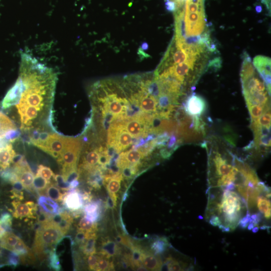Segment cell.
Instances as JSON below:
<instances>
[{"mask_svg":"<svg viewBox=\"0 0 271 271\" xmlns=\"http://www.w3.org/2000/svg\"><path fill=\"white\" fill-rule=\"evenodd\" d=\"M259 228V227L255 226L251 230L253 233H256L258 231Z\"/></svg>","mask_w":271,"mask_h":271,"instance_id":"816d5d0a","label":"cell"},{"mask_svg":"<svg viewBox=\"0 0 271 271\" xmlns=\"http://www.w3.org/2000/svg\"><path fill=\"white\" fill-rule=\"evenodd\" d=\"M50 182L39 175H36L33 183V187L36 190L41 191L47 187Z\"/></svg>","mask_w":271,"mask_h":271,"instance_id":"d590c367","label":"cell"},{"mask_svg":"<svg viewBox=\"0 0 271 271\" xmlns=\"http://www.w3.org/2000/svg\"><path fill=\"white\" fill-rule=\"evenodd\" d=\"M209 223L214 226H219L221 224L220 219L215 215H212L209 217Z\"/></svg>","mask_w":271,"mask_h":271,"instance_id":"bcb514c9","label":"cell"},{"mask_svg":"<svg viewBox=\"0 0 271 271\" xmlns=\"http://www.w3.org/2000/svg\"><path fill=\"white\" fill-rule=\"evenodd\" d=\"M252 64L265 84L268 93L270 95V58L263 55L255 56Z\"/></svg>","mask_w":271,"mask_h":271,"instance_id":"ba28073f","label":"cell"},{"mask_svg":"<svg viewBox=\"0 0 271 271\" xmlns=\"http://www.w3.org/2000/svg\"><path fill=\"white\" fill-rule=\"evenodd\" d=\"M6 265L5 264H0V269Z\"/></svg>","mask_w":271,"mask_h":271,"instance_id":"f5cc1de1","label":"cell"},{"mask_svg":"<svg viewBox=\"0 0 271 271\" xmlns=\"http://www.w3.org/2000/svg\"><path fill=\"white\" fill-rule=\"evenodd\" d=\"M17 129L13 122L2 112L0 113V137H4L8 130Z\"/></svg>","mask_w":271,"mask_h":271,"instance_id":"4316f807","label":"cell"},{"mask_svg":"<svg viewBox=\"0 0 271 271\" xmlns=\"http://www.w3.org/2000/svg\"><path fill=\"white\" fill-rule=\"evenodd\" d=\"M21 201L17 200L12 202L15 211L13 216L16 218L22 219L24 217L36 218L38 206L33 201H27L22 203Z\"/></svg>","mask_w":271,"mask_h":271,"instance_id":"7c38bea8","label":"cell"},{"mask_svg":"<svg viewBox=\"0 0 271 271\" xmlns=\"http://www.w3.org/2000/svg\"><path fill=\"white\" fill-rule=\"evenodd\" d=\"M140 260L143 265L149 270H160L163 266L159 255L155 254L151 250L143 249Z\"/></svg>","mask_w":271,"mask_h":271,"instance_id":"5bb4252c","label":"cell"},{"mask_svg":"<svg viewBox=\"0 0 271 271\" xmlns=\"http://www.w3.org/2000/svg\"><path fill=\"white\" fill-rule=\"evenodd\" d=\"M85 217L92 222H95L99 216V205L97 202H91L86 204L84 208Z\"/></svg>","mask_w":271,"mask_h":271,"instance_id":"603a6c76","label":"cell"},{"mask_svg":"<svg viewBox=\"0 0 271 271\" xmlns=\"http://www.w3.org/2000/svg\"><path fill=\"white\" fill-rule=\"evenodd\" d=\"M92 254L87 255V262L89 268L95 270L99 255Z\"/></svg>","mask_w":271,"mask_h":271,"instance_id":"ee69618b","label":"cell"},{"mask_svg":"<svg viewBox=\"0 0 271 271\" xmlns=\"http://www.w3.org/2000/svg\"><path fill=\"white\" fill-rule=\"evenodd\" d=\"M97 237L96 232L92 233L86 240L80 245V248L84 254L87 256L96 253L95 243Z\"/></svg>","mask_w":271,"mask_h":271,"instance_id":"ffe728a7","label":"cell"},{"mask_svg":"<svg viewBox=\"0 0 271 271\" xmlns=\"http://www.w3.org/2000/svg\"><path fill=\"white\" fill-rule=\"evenodd\" d=\"M175 36L188 43L211 44L207 33L204 0H186L184 10L174 13Z\"/></svg>","mask_w":271,"mask_h":271,"instance_id":"7a4b0ae2","label":"cell"},{"mask_svg":"<svg viewBox=\"0 0 271 271\" xmlns=\"http://www.w3.org/2000/svg\"><path fill=\"white\" fill-rule=\"evenodd\" d=\"M120 253L118 245L113 241L107 239L102 241L99 254L108 259L114 257Z\"/></svg>","mask_w":271,"mask_h":271,"instance_id":"ac0fdd59","label":"cell"},{"mask_svg":"<svg viewBox=\"0 0 271 271\" xmlns=\"http://www.w3.org/2000/svg\"><path fill=\"white\" fill-rule=\"evenodd\" d=\"M271 115L270 109L265 111L258 119L251 121V125L270 127Z\"/></svg>","mask_w":271,"mask_h":271,"instance_id":"1f68e13d","label":"cell"},{"mask_svg":"<svg viewBox=\"0 0 271 271\" xmlns=\"http://www.w3.org/2000/svg\"><path fill=\"white\" fill-rule=\"evenodd\" d=\"M169 246V242L165 237H159L155 239L151 244V250L156 254L163 253Z\"/></svg>","mask_w":271,"mask_h":271,"instance_id":"484cf974","label":"cell"},{"mask_svg":"<svg viewBox=\"0 0 271 271\" xmlns=\"http://www.w3.org/2000/svg\"><path fill=\"white\" fill-rule=\"evenodd\" d=\"M91 233L83 230H77V232L75 235V240L80 245L83 244L89 237Z\"/></svg>","mask_w":271,"mask_h":271,"instance_id":"7bdbcfd3","label":"cell"},{"mask_svg":"<svg viewBox=\"0 0 271 271\" xmlns=\"http://www.w3.org/2000/svg\"><path fill=\"white\" fill-rule=\"evenodd\" d=\"M132 143V138L119 119L110 123L108 127L107 146L116 153L127 149Z\"/></svg>","mask_w":271,"mask_h":271,"instance_id":"8992f818","label":"cell"},{"mask_svg":"<svg viewBox=\"0 0 271 271\" xmlns=\"http://www.w3.org/2000/svg\"><path fill=\"white\" fill-rule=\"evenodd\" d=\"M46 192L50 198L56 201H62L64 196L67 193V192L62 193L58 188L54 185L50 184V183L46 187Z\"/></svg>","mask_w":271,"mask_h":271,"instance_id":"f1b7e54d","label":"cell"},{"mask_svg":"<svg viewBox=\"0 0 271 271\" xmlns=\"http://www.w3.org/2000/svg\"><path fill=\"white\" fill-rule=\"evenodd\" d=\"M19 181L25 189H31L33 186L34 175L31 169L22 170L18 174Z\"/></svg>","mask_w":271,"mask_h":271,"instance_id":"cb8c5ba5","label":"cell"},{"mask_svg":"<svg viewBox=\"0 0 271 271\" xmlns=\"http://www.w3.org/2000/svg\"><path fill=\"white\" fill-rule=\"evenodd\" d=\"M146 157L140 148L132 149L121 152L116 160V166L119 170L139 166L141 161Z\"/></svg>","mask_w":271,"mask_h":271,"instance_id":"52a82bcc","label":"cell"},{"mask_svg":"<svg viewBox=\"0 0 271 271\" xmlns=\"http://www.w3.org/2000/svg\"><path fill=\"white\" fill-rule=\"evenodd\" d=\"M62 201L65 207L72 211L80 209L83 203L82 195L75 188L69 189Z\"/></svg>","mask_w":271,"mask_h":271,"instance_id":"9a60e30c","label":"cell"},{"mask_svg":"<svg viewBox=\"0 0 271 271\" xmlns=\"http://www.w3.org/2000/svg\"><path fill=\"white\" fill-rule=\"evenodd\" d=\"M19 75L16 81L19 89L15 105L20 117L22 132H30L44 121L50 123L57 75L51 68L32 55L22 52Z\"/></svg>","mask_w":271,"mask_h":271,"instance_id":"6da1fadb","label":"cell"},{"mask_svg":"<svg viewBox=\"0 0 271 271\" xmlns=\"http://www.w3.org/2000/svg\"><path fill=\"white\" fill-rule=\"evenodd\" d=\"M12 251L17 253L20 256L27 255L31 252L30 249L20 238L15 245Z\"/></svg>","mask_w":271,"mask_h":271,"instance_id":"836d02e7","label":"cell"},{"mask_svg":"<svg viewBox=\"0 0 271 271\" xmlns=\"http://www.w3.org/2000/svg\"><path fill=\"white\" fill-rule=\"evenodd\" d=\"M20 237L12 232H6L0 238V246L12 251Z\"/></svg>","mask_w":271,"mask_h":271,"instance_id":"7402d4cb","label":"cell"},{"mask_svg":"<svg viewBox=\"0 0 271 271\" xmlns=\"http://www.w3.org/2000/svg\"><path fill=\"white\" fill-rule=\"evenodd\" d=\"M21 135V132L18 129H12L6 131L4 137L10 142H14L18 140Z\"/></svg>","mask_w":271,"mask_h":271,"instance_id":"60d3db41","label":"cell"},{"mask_svg":"<svg viewBox=\"0 0 271 271\" xmlns=\"http://www.w3.org/2000/svg\"><path fill=\"white\" fill-rule=\"evenodd\" d=\"M251 121L258 119L265 111L269 110V106L253 105L248 106Z\"/></svg>","mask_w":271,"mask_h":271,"instance_id":"4dcf8cb0","label":"cell"},{"mask_svg":"<svg viewBox=\"0 0 271 271\" xmlns=\"http://www.w3.org/2000/svg\"><path fill=\"white\" fill-rule=\"evenodd\" d=\"M78 230L89 233L96 232L97 230V224L96 222L91 221L84 216L80 220L78 224Z\"/></svg>","mask_w":271,"mask_h":271,"instance_id":"83f0119b","label":"cell"},{"mask_svg":"<svg viewBox=\"0 0 271 271\" xmlns=\"http://www.w3.org/2000/svg\"><path fill=\"white\" fill-rule=\"evenodd\" d=\"M48 256L49 267L55 270H60L61 269V265L55 247L50 251Z\"/></svg>","mask_w":271,"mask_h":271,"instance_id":"d6a6232c","label":"cell"},{"mask_svg":"<svg viewBox=\"0 0 271 271\" xmlns=\"http://www.w3.org/2000/svg\"><path fill=\"white\" fill-rule=\"evenodd\" d=\"M270 192L261 194L257 198L256 206L257 212L267 220L270 219Z\"/></svg>","mask_w":271,"mask_h":271,"instance_id":"e0dca14e","label":"cell"},{"mask_svg":"<svg viewBox=\"0 0 271 271\" xmlns=\"http://www.w3.org/2000/svg\"><path fill=\"white\" fill-rule=\"evenodd\" d=\"M79 185V182L77 180H74L70 183V189L75 188Z\"/></svg>","mask_w":271,"mask_h":271,"instance_id":"c3c4849f","label":"cell"},{"mask_svg":"<svg viewBox=\"0 0 271 271\" xmlns=\"http://www.w3.org/2000/svg\"><path fill=\"white\" fill-rule=\"evenodd\" d=\"M36 216L39 223L44 224L49 222L52 217V215L46 212H44L41 208H38Z\"/></svg>","mask_w":271,"mask_h":271,"instance_id":"ab89813d","label":"cell"},{"mask_svg":"<svg viewBox=\"0 0 271 271\" xmlns=\"http://www.w3.org/2000/svg\"><path fill=\"white\" fill-rule=\"evenodd\" d=\"M140 48L143 51L147 50L149 49V45L147 42H144L142 43Z\"/></svg>","mask_w":271,"mask_h":271,"instance_id":"681fc988","label":"cell"},{"mask_svg":"<svg viewBox=\"0 0 271 271\" xmlns=\"http://www.w3.org/2000/svg\"><path fill=\"white\" fill-rule=\"evenodd\" d=\"M61 218L55 225L60 229L64 235L69 231L73 222V218L70 213L63 211L61 212ZM55 225V224H54Z\"/></svg>","mask_w":271,"mask_h":271,"instance_id":"44dd1931","label":"cell"},{"mask_svg":"<svg viewBox=\"0 0 271 271\" xmlns=\"http://www.w3.org/2000/svg\"><path fill=\"white\" fill-rule=\"evenodd\" d=\"M12 184L13 185V188L11 190V193L21 192L25 188L22 183L19 180L15 182Z\"/></svg>","mask_w":271,"mask_h":271,"instance_id":"f6af8a7d","label":"cell"},{"mask_svg":"<svg viewBox=\"0 0 271 271\" xmlns=\"http://www.w3.org/2000/svg\"><path fill=\"white\" fill-rule=\"evenodd\" d=\"M82 147L80 138L66 137L64 147L60 156L57 159L61 166L62 176L70 171L76 170Z\"/></svg>","mask_w":271,"mask_h":271,"instance_id":"5b68a950","label":"cell"},{"mask_svg":"<svg viewBox=\"0 0 271 271\" xmlns=\"http://www.w3.org/2000/svg\"><path fill=\"white\" fill-rule=\"evenodd\" d=\"M206 109L205 100L201 96L193 93L185 101L184 109L191 116H200Z\"/></svg>","mask_w":271,"mask_h":271,"instance_id":"8fae6325","label":"cell"},{"mask_svg":"<svg viewBox=\"0 0 271 271\" xmlns=\"http://www.w3.org/2000/svg\"><path fill=\"white\" fill-rule=\"evenodd\" d=\"M212 162L214 173L215 177L218 178L229 173L234 166L230 164L218 152L214 155Z\"/></svg>","mask_w":271,"mask_h":271,"instance_id":"2e32d148","label":"cell"},{"mask_svg":"<svg viewBox=\"0 0 271 271\" xmlns=\"http://www.w3.org/2000/svg\"><path fill=\"white\" fill-rule=\"evenodd\" d=\"M64 236L60 229L50 221L42 224L35 233L34 252L40 259H45Z\"/></svg>","mask_w":271,"mask_h":271,"instance_id":"277c9868","label":"cell"},{"mask_svg":"<svg viewBox=\"0 0 271 271\" xmlns=\"http://www.w3.org/2000/svg\"><path fill=\"white\" fill-rule=\"evenodd\" d=\"M36 175H39L49 181L54 174L50 168L40 165L38 168Z\"/></svg>","mask_w":271,"mask_h":271,"instance_id":"8d00e7d4","label":"cell"},{"mask_svg":"<svg viewBox=\"0 0 271 271\" xmlns=\"http://www.w3.org/2000/svg\"><path fill=\"white\" fill-rule=\"evenodd\" d=\"M24 156L20 154H16L13 157L12 161V163L14 165H16L23 158Z\"/></svg>","mask_w":271,"mask_h":271,"instance_id":"7dc6e473","label":"cell"},{"mask_svg":"<svg viewBox=\"0 0 271 271\" xmlns=\"http://www.w3.org/2000/svg\"><path fill=\"white\" fill-rule=\"evenodd\" d=\"M53 177L59 188L65 192H67L69 189L70 183L65 181L62 175L54 174Z\"/></svg>","mask_w":271,"mask_h":271,"instance_id":"74e56055","label":"cell"},{"mask_svg":"<svg viewBox=\"0 0 271 271\" xmlns=\"http://www.w3.org/2000/svg\"><path fill=\"white\" fill-rule=\"evenodd\" d=\"M103 147L99 146L87 148L82 158V163L80 166L81 169L88 173L95 169H100L98 164Z\"/></svg>","mask_w":271,"mask_h":271,"instance_id":"9c48e42d","label":"cell"},{"mask_svg":"<svg viewBox=\"0 0 271 271\" xmlns=\"http://www.w3.org/2000/svg\"><path fill=\"white\" fill-rule=\"evenodd\" d=\"M123 179V176L120 172L103 176V183L106 186L109 198L115 203L117 200L116 194L120 188Z\"/></svg>","mask_w":271,"mask_h":271,"instance_id":"4fadbf2b","label":"cell"},{"mask_svg":"<svg viewBox=\"0 0 271 271\" xmlns=\"http://www.w3.org/2000/svg\"><path fill=\"white\" fill-rule=\"evenodd\" d=\"M113 270H114V266L113 262L110 261L107 258L99 255L95 270L104 271Z\"/></svg>","mask_w":271,"mask_h":271,"instance_id":"f546056e","label":"cell"},{"mask_svg":"<svg viewBox=\"0 0 271 271\" xmlns=\"http://www.w3.org/2000/svg\"><path fill=\"white\" fill-rule=\"evenodd\" d=\"M7 232L6 231V230H5V229L1 226L0 225V238L3 236L5 235V234Z\"/></svg>","mask_w":271,"mask_h":271,"instance_id":"f907efd6","label":"cell"},{"mask_svg":"<svg viewBox=\"0 0 271 271\" xmlns=\"http://www.w3.org/2000/svg\"><path fill=\"white\" fill-rule=\"evenodd\" d=\"M167 269L170 271H180L184 270L187 267L188 264L178 261L175 258L169 255L164 262Z\"/></svg>","mask_w":271,"mask_h":271,"instance_id":"d4e9b609","label":"cell"},{"mask_svg":"<svg viewBox=\"0 0 271 271\" xmlns=\"http://www.w3.org/2000/svg\"><path fill=\"white\" fill-rule=\"evenodd\" d=\"M12 217L9 213H4L0 217V225L7 232H12Z\"/></svg>","mask_w":271,"mask_h":271,"instance_id":"e575fe53","label":"cell"},{"mask_svg":"<svg viewBox=\"0 0 271 271\" xmlns=\"http://www.w3.org/2000/svg\"><path fill=\"white\" fill-rule=\"evenodd\" d=\"M65 139L66 137L57 133L50 134L47 141L41 149L57 159L63 150Z\"/></svg>","mask_w":271,"mask_h":271,"instance_id":"30bf717a","label":"cell"},{"mask_svg":"<svg viewBox=\"0 0 271 271\" xmlns=\"http://www.w3.org/2000/svg\"><path fill=\"white\" fill-rule=\"evenodd\" d=\"M20 261L19 254L14 251H11L10 253L8 259V265L13 267H16L20 264Z\"/></svg>","mask_w":271,"mask_h":271,"instance_id":"b9f144b4","label":"cell"},{"mask_svg":"<svg viewBox=\"0 0 271 271\" xmlns=\"http://www.w3.org/2000/svg\"><path fill=\"white\" fill-rule=\"evenodd\" d=\"M221 189L222 191L220 192L219 198L209 194L208 213L209 216H217L221 222L219 228L223 232H229L238 225L246 206L244 200L237 192Z\"/></svg>","mask_w":271,"mask_h":271,"instance_id":"3957f363","label":"cell"},{"mask_svg":"<svg viewBox=\"0 0 271 271\" xmlns=\"http://www.w3.org/2000/svg\"><path fill=\"white\" fill-rule=\"evenodd\" d=\"M255 146L258 148L263 147L269 148L270 147V133L259 137L258 139L253 142Z\"/></svg>","mask_w":271,"mask_h":271,"instance_id":"f35d334b","label":"cell"},{"mask_svg":"<svg viewBox=\"0 0 271 271\" xmlns=\"http://www.w3.org/2000/svg\"><path fill=\"white\" fill-rule=\"evenodd\" d=\"M16 154L11 143L0 149V167L2 169H6L10 167Z\"/></svg>","mask_w":271,"mask_h":271,"instance_id":"d6986e66","label":"cell"}]
</instances>
